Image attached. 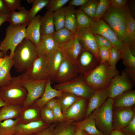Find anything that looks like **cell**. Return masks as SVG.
Listing matches in <instances>:
<instances>
[{"label": "cell", "instance_id": "1", "mask_svg": "<svg viewBox=\"0 0 135 135\" xmlns=\"http://www.w3.org/2000/svg\"><path fill=\"white\" fill-rule=\"evenodd\" d=\"M132 16L126 6L120 8L110 6L102 17L105 21L117 34L120 40L129 48L132 52H135L125 35L127 24Z\"/></svg>", "mask_w": 135, "mask_h": 135}, {"label": "cell", "instance_id": "2", "mask_svg": "<svg viewBox=\"0 0 135 135\" xmlns=\"http://www.w3.org/2000/svg\"><path fill=\"white\" fill-rule=\"evenodd\" d=\"M119 74L116 68L111 66L107 62H100L82 77L86 84L96 90L108 88L112 80Z\"/></svg>", "mask_w": 135, "mask_h": 135}, {"label": "cell", "instance_id": "3", "mask_svg": "<svg viewBox=\"0 0 135 135\" xmlns=\"http://www.w3.org/2000/svg\"><path fill=\"white\" fill-rule=\"evenodd\" d=\"M35 46L24 38L16 47L12 58L16 71L22 74L31 66L38 56Z\"/></svg>", "mask_w": 135, "mask_h": 135}, {"label": "cell", "instance_id": "4", "mask_svg": "<svg viewBox=\"0 0 135 135\" xmlns=\"http://www.w3.org/2000/svg\"><path fill=\"white\" fill-rule=\"evenodd\" d=\"M27 94L19 75L12 77L9 82L0 88V98L6 104L22 107Z\"/></svg>", "mask_w": 135, "mask_h": 135}, {"label": "cell", "instance_id": "5", "mask_svg": "<svg viewBox=\"0 0 135 135\" xmlns=\"http://www.w3.org/2000/svg\"><path fill=\"white\" fill-rule=\"evenodd\" d=\"M113 102V99L109 98L92 113L97 128L104 135H110L114 130L112 124Z\"/></svg>", "mask_w": 135, "mask_h": 135}, {"label": "cell", "instance_id": "6", "mask_svg": "<svg viewBox=\"0 0 135 135\" xmlns=\"http://www.w3.org/2000/svg\"><path fill=\"white\" fill-rule=\"evenodd\" d=\"M27 26V24L8 26L6 30L4 38L0 42V51L6 55L8 51L10 50L9 56L12 58L15 48L25 38Z\"/></svg>", "mask_w": 135, "mask_h": 135}, {"label": "cell", "instance_id": "7", "mask_svg": "<svg viewBox=\"0 0 135 135\" xmlns=\"http://www.w3.org/2000/svg\"><path fill=\"white\" fill-rule=\"evenodd\" d=\"M54 88L88 100L95 91L84 82L82 77L80 75L68 81L56 84Z\"/></svg>", "mask_w": 135, "mask_h": 135}, {"label": "cell", "instance_id": "8", "mask_svg": "<svg viewBox=\"0 0 135 135\" xmlns=\"http://www.w3.org/2000/svg\"><path fill=\"white\" fill-rule=\"evenodd\" d=\"M94 34L100 35L109 40L113 46L122 52L126 46L120 40L116 33L103 20L94 21L90 28Z\"/></svg>", "mask_w": 135, "mask_h": 135}, {"label": "cell", "instance_id": "9", "mask_svg": "<svg viewBox=\"0 0 135 135\" xmlns=\"http://www.w3.org/2000/svg\"><path fill=\"white\" fill-rule=\"evenodd\" d=\"M20 82L26 89L27 94L22 108L32 104L42 96L44 90L48 79L40 80H28L22 78L19 75Z\"/></svg>", "mask_w": 135, "mask_h": 135}, {"label": "cell", "instance_id": "10", "mask_svg": "<svg viewBox=\"0 0 135 135\" xmlns=\"http://www.w3.org/2000/svg\"><path fill=\"white\" fill-rule=\"evenodd\" d=\"M48 58L42 55L38 56L30 68L20 75L22 78L34 80L49 78L47 70Z\"/></svg>", "mask_w": 135, "mask_h": 135}, {"label": "cell", "instance_id": "11", "mask_svg": "<svg viewBox=\"0 0 135 135\" xmlns=\"http://www.w3.org/2000/svg\"><path fill=\"white\" fill-rule=\"evenodd\" d=\"M134 82L125 70L121 74L115 76L112 80L108 87L109 98L113 99L127 91L132 90Z\"/></svg>", "mask_w": 135, "mask_h": 135}, {"label": "cell", "instance_id": "12", "mask_svg": "<svg viewBox=\"0 0 135 135\" xmlns=\"http://www.w3.org/2000/svg\"><path fill=\"white\" fill-rule=\"evenodd\" d=\"M100 63L90 52L82 50L77 59L75 65L79 74L82 77L94 69Z\"/></svg>", "mask_w": 135, "mask_h": 135}, {"label": "cell", "instance_id": "13", "mask_svg": "<svg viewBox=\"0 0 135 135\" xmlns=\"http://www.w3.org/2000/svg\"><path fill=\"white\" fill-rule=\"evenodd\" d=\"M76 35L82 46V50L90 52L100 61L99 48L94 35L90 28L77 30Z\"/></svg>", "mask_w": 135, "mask_h": 135}, {"label": "cell", "instance_id": "14", "mask_svg": "<svg viewBox=\"0 0 135 135\" xmlns=\"http://www.w3.org/2000/svg\"><path fill=\"white\" fill-rule=\"evenodd\" d=\"M113 108L112 127L114 129L120 130L131 120L135 116V113L130 108Z\"/></svg>", "mask_w": 135, "mask_h": 135}, {"label": "cell", "instance_id": "15", "mask_svg": "<svg viewBox=\"0 0 135 135\" xmlns=\"http://www.w3.org/2000/svg\"><path fill=\"white\" fill-rule=\"evenodd\" d=\"M79 75L75 64L64 56L54 80L58 84L62 83L74 79Z\"/></svg>", "mask_w": 135, "mask_h": 135}, {"label": "cell", "instance_id": "16", "mask_svg": "<svg viewBox=\"0 0 135 135\" xmlns=\"http://www.w3.org/2000/svg\"><path fill=\"white\" fill-rule=\"evenodd\" d=\"M59 48L64 56L75 64L82 50V46L76 34L69 41L60 44Z\"/></svg>", "mask_w": 135, "mask_h": 135}, {"label": "cell", "instance_id": "17", "mask_svg": "<svg viewBox=\"0 0 135 135\" xmlns=\"http://www.w3.org/2000/svg\"><path fill=\"white\" fill-rule=\"evenodd\" d=\"M50 125L42 119L26 124H18L14 135H34L45 130Z\"/></svg>", "mask_w": 135, "mask_h": 135}, {"label": "cell", "instance_id": "18", "mask_svg": "<svg viewBox=\"0 0 135 135\" xmlns=\"http://www.w3.org/2000/svg\"><path fill=\"white\" fill-rule=\"evenodd\" d=\"M59 49V46L55 41L53 35L41 36L40 41L35 47L38 56L44 55L48 58Z\"/></svg>", "mask_w": 135, "mask_h": 135}, {"label": "cell", "instance_id": "19", "mask_svg": "<svg viewBox=\"0 0 135 135\" xmlns=\"http://www.w3.org/2000/svg\"><path fill=\"white\" fill-rule=\"evenodd\" d=\"M87 100L81 97L71 106L64 114L65 120L75 122L82 118L86 114Z\"/></svg>", "mask_w": 135, "mask_h": 135}, {"label": "cell", "instance_id": "20", "mask_svg": "<svg viewBox=\"0 0 135 135\" xmlns=\"http://www.w3.org/2000/svg\"><path fill=\"white\" fill-rule=\"evenodd\" d=\"M108 88L95 90L89 99L85 116L87 117L92 112L102 105L109 98Z\"/></svg>", "mask_w": 135, "mask_h": 135}, {"label": "cell", "instance_id": "21", "mask_svg": "<svg viewBox=\"0 0 135 135\" xmlns=\"http://www.w3.org/2000/svg\"><path fill=\"white\" fill-rule=\"evenodd\" d=\"M41 18L40 15L36 16L30 22L25 29V38L30 41L35 46L38 44L41 36L40 32Z\"/></svg>", "mask_w": 135, "mask_h": 135}, {"label": "cell", "instance_id": "22", "mask_svg": "<svg viewBox=\"0 0 135 135\" xmlns=\"http://www.w3.org/2000/svg\"><path fill=\"white\" fill-rule=\"evenodd\" d=\"M51 82L50 79L48 78L42 95L34 103L35 105L40 109L44 107L49 101L60 96L62 93V92L52 87Z\"/></svg>", "mask_w": 135, "mask_h": 135}, {"label": "cell", "instance_id": "23", "mask_svg": "<svg viewBox=\"0 0 135 135\" xmlns=\"http://www.w3.org/2000/svg\"><path fill=\"white\" fill-rule=\"evenodd\" d=\"M41 109L34 104L28 107L22 108L18 118V124H26L41 119Z\"/></svg>", "mask_w": 135, "mask_h": 135}, {"label": "cell", "instance_id": "24", "mask_svg": "<svg viewBox=\"0 0 135 135\" xmlns=\"http://www.w3.org/2000/svg\"><path fill=\"white\" fill-rule=\"evenodd\" d=\"M64 58V56L59 49L48 58L47 72L49 78L51 81L52 80H55Z\"/></svg>", "mask_w": 135, "mask_h": 135}, {"label": "cell", "instance_id": "25", "mask_svg": "<svg viewBox=\"0 0 135 135\" xmlns=\"http://www.w3.org/2000/svg\"><path fill=\"white\" fill-rule=\"evenodd\" d=\"M114 108H131L135 104V90H129L113 99Z\"/></svg>", "mask_w": 135, "mask_h": 135}, {"label": "cell", "instance_id": "26", "mask_svg": "<svg viewBox=\"0 0 135 135\" xmlns=\"http://www.w3.org/2000/svg\"><path fill=\"white\" fill-rule=\"evenodd\" d=\"M53 12L48 10L41 17L40 24L41 36L52 35L54 33L55 31Z\"/></svg>", "mask_w": 135, "mask_h": 135}, {"label": "cell", "instance_id": "27", "mask_svg": "<svg viewBox=\"0 0 135 135\" xmlns=\"http://www.w3.org/2000/svg\"><path fill=\"white\" fill-rule=\"evenodd\" d=\"M122 53L123 63L126 67L125 70L135 81V56L132 53L129 47L126 46Z\"/></svg>", "mask_w": 135, "mask_h": 135}, {"label": "cell", "instance_id": "28", "mask_svg": "<svg viewBox=\"0 0 135 135\" xmlns=\"http://www.w3.org/2000/svg\"><path fill=\"white\" fill-rule=\"evenodd\" d=\"M74 123L89 135H104L97 128L92 113L85 119Z\"/></svg>", "mask_w": 135, "mask_h": 135}, {"label": "cell", "instance_id": "29", "mask_svg": "<svg viewBox=\"0 0 135 135\" xmlns=\"http://www.w3.org/2000/svg\"><path fill=\"white\" fill-rule=\"evenodd\" d=\"M22 107L6 104L0 108V122L8 119H15L20 116Z\"/></svg>", "mask_w": 135, "mask_h": 135}, {"label": "cell", "instance_id": "30", "mask_svg": "<svg viewBox=\"0 0 135 135\" xmlns=\"http://www.w3.org/2000/svg\"><path fill=\"white\" fill-rule=\"evenodd\" d=\"M59 123L56 124L52 135H75L78 127L74 122L65 120Z\"/></svg>", "mask_w": 135, "mask_h": 135}, {"label": "cell", "instance_id": "31", "mask_svg": "<svg viewBox=\"0 0 135 135\" xmlns=\"http://www.w3.org/2000/svg\"><path fill=\"white\" fill-rule=\"evenodd\" d=\"M64 8L65 12V27L76 34L77 30L76 10L74 6L69 5Z\"/></svg>", "mask_w": 135, "mask_h": 135}, {"label": "cell", "instance_id": "32", "mask_svg": "<svg viewBox=\"0 0 135 135\" xmlns=\"http://www.w3.org/2000/svg\"><path fill=\"white\" fill-rule=\"evenodd\" d=\"M28 11L23 7L18 12H10L8 20L11 25H22L28 24Z\"/></svg>", "mask_w": 135, "mask_h": 135}, {"label": "cell", "instance_id": "33", "mask_svg": "<svg viewBox=\"0 0 135 135\" xmlns=\"http://www.w3.org/2000/svg\"><path fill=\"white\" fill-rule=\"evenodd\" d=\"M81 97L71 93L63 92L60 96L56 98L62 113Z\"/></svg>", "mask_w": 135, "mask_h": 135}, {"label": "cell", "instance_id": "34", "mask_svg": "<svg viewBox=\"0 0 135 135\" xmlns=\"http://www.w3.org/2000/svg\"><path fill=\"white\" fill-rule=\"evenodd\" d=\"M14 63L12 58L9 56L0 70V84L1 87L8 83L12 80V77L10 71Z\"/></svg>", "mask_w": 135, "mask_h": 135}, {"label": "cell", "instance_id": "35", "mask_svg": "<svg viewBox=\"0 0 135 135\" xmlns=\"http://www.w3.org/2000/svg\"><path fill=\"white\" fill-rule=\"evenodd\" d=\"M77 30L90 28L94 21L80 8L76 10Z\"/></svg>", "mask_w": 135, "mask_h": 135}, {"label": "cell", "instance_id": "36", "mask_svg": "<svg viewBox=\"0 0 135 135\" xmlns=\"http://www.w3.org/2000/svg\"><path fill=\"white\" fill-rule=\"evenodd\" d=\"M18 121V118L0 122V135H14L16 127Z\"/></svg>", "mask_w": 135, "mask_h": 135}, {"label": "cell", "instance_id": "37", "mask_svg": "<svg viewBox=\"0 0 135 135\" xmlns=\"http://www.w3.org/2000/svg\"><path fill=\"white\" fill-rule=\"evenodd\" d=\"M75 34L64 27L55 31L53 36L55 41L59 46L60 44L69 41Z\"/></svg>", "mask_w": 135, "mask_h": 135}, {"label": "cell", "instance_id": "38", "mask_svg": "<svg viewBox=\"0 0 135 135\" xmlns=\"http://www.w3.org/2000/svg\"><path fill=\"white\" fill-rule=\"evenodd\" d=\"M28 2L32 4L31 9L28 11V24L36 16L37 13L42 9L46 6L49 0H27Z\"/></svg>", "mask_w": 135, "mask_h": 135}, {"label": "cell", "instance_id": "39", "mask_svg": "<svg viewBox=\"0 0 135 135\" xmlns=\"http://www.w3.org/2000/svg\"><path fill=\"white\" fill-rule=\"evenodd\" d=\"M125 35L132 47L134 48L135 20L132 16L130 19L127 24L125 30Z\"/></svg>", "mask_w": 135, "mask_h": 135}, {"label": "cell", "instance_id": "40", "mask_svg": "<svg viewBox=\"0 0 135 135\" xmlns=\"http://www.w3.org/2000/svg\"><path fill=\"white\" fill-rule=\"evenodd\" d=\"M53 19L55 31L65 27V12L64 7L54 12Z\"/></svg>", "mask_w": 135, "mask_h": 135}, {"label": "cell", "instance_id": "41", "mask_svg": "<svg viewBox=\"0 0 135 135\" xmlns=\"http://www.w3.org/2000/svg\"><path fill=\"white\" fill-rule=\"evenodd\" d=\"M110 0H100L96 10L95 13L93 18L94 21L101 18L110 6Z\"/></svg>", "mask_w": 135, "mask_h": 135}, {"label": "cell", "instance_id": "42", "mask_svg": "<svg viewBox=\"0 0 135 135\" xmlns=\"http://www.w3.org/2000/svg\"><path fill=\"white\" fill-rule=\"evenodd\" d=\"M122 59V53L116 48L113 46L110 48V55L108 63L111 66L116 68L118 62Z\"/></svg>", "mask_w": 135, "mask_h": 135}, {"label": "cell", "instance_id": "43", "mask_svg": "<svg viewBox=\"0 0 135 135\" xmlns=\"http://www.w3.org/2000/svg\"><path fill=\"white\" fill-rule=\"evenodd\" d=\"M69 0H49L46 7L48 10L54 12L63 7Z\"/></svg>", "mask_w": 135, "mask_h": 135}, {"label": "cell", "instance_id": "44", "mask_svg": "<svg viewBox=\"0 0 135 135\" xmlns=\"http://www.w3.org/2000/svg\"><path fill=\"white\" fill-rule=\"evenodd\" d=\"M40 116L42 119L50 125L56 122L52 110L45 106L41 109Z\"/></svg>", "mask_w": 135, "mask_h": 135}, {"label": "cell", "instance_id": "45", "mask_svg": "<svg viewBox=\"0 0 135 135\" xmlns=\"http://www.w3.org/2000/svg\"><path fill=\"white\" fill-rule=\"evenodd\" d=\"M10 12L19 10L21 8L20 2L21 0H3Z\"/></svg>", "mask_w": 135, "mask_h": 135}, {"label": "cell", "instance_id": "46", "mask_svg": "<svg viewBox=\"0 0 135 135\" xmlns=\"http://www.w3.org/2000/svg\"><path fill=\"white\" fill-rule=\"evenodd\" d=\"M98 54L100 62H108L110 55V48L105 47L102 46L99 48Z\"/></svg>", "mask_w": 135, "mask_h": 135}, {"label": "cell", "instance_id": "47", "mask_svg": "<svg viewBox=\"0 0 135 135\" xmlns=\"http://www.w3.org/2000/svg\"><path fill=\"white\" fill-rule=\"evenodd\" d=\"M121 130L126 135H135V116Z\"/></svg>", "mask_w": 135, "mask_h": 135}, {"label": "cell", "instance_id": "48", "mask_svg": "<svg viewBox=\"0 0 135 135\" xmlns=\"http://www.w3.org/2000/svg\"><path fill=\"white\" fill-rule=\"evenodd\" d=\"M94 35L99 48L104 46L110 48L113 46L111 43L105 38L98 34Z\"/></svg>", "mask_w": 135, "mask_h": 135}, {"label": "cell", "instance_id": "49", "mask_svg": "<svg viewBox=\"0 0 135 135\" xmlns=\"http://www.w3.org/2000/svg\"><path fill=\"white\" fill-rule=\"evenodd\" d=\"M52 110L56 122H61L65 121L64 114L58 103Z\"/></svg>", "mask_w": 135, "mask_h": 135}, {"label": "cell", "instance_id": "50", "mask_svg": "<svg viewBox=\"0 0 135 135\" xmlns=\"http://www.w3.org/2000/svg\"><path fill=\"white\" fill-rule=\"evenodd\" d=\"M57 122L50 125L47 128L42 131L34 135H52L54 129Z\"/></svg>", "mask_w": 135, "mask_h": 135}, {"label": "cell", "instance_id": "51", "mask_svg": "<svg viewBox=\"0 0 135 135\" xmlns=\"http://www.w3.org/2000/svg\"><path fill=\"white\" fill-rule=\"evenodd\" d=\"M126 0H110V6L115 8H120L126 6Z\"/></svg>", "mask_w": 135, "mask_h": 135}, {"label": "cell", "instance_id": "52", "mask_svg": "<svg viewBox=\"0 0 135 135\" xmlns=\"http://www.w3.org/2000/svg\"><path fill=\"white\" fill-rule=\"evenodd\" d=\"M98 2L97 0H90V17L92 19L95 15Z\"/></svg>", "mask_w": 135, "mask_h": 135}, {"label": "cell", "instance_id": "53", "mask_svg": "<svg viewBox=\"0 0 135 135\" xmlns=\"http://www.w3.org/2000/svg\"><path fill=\"white\" fill-rule=\"evenodd\" d=\"M89 0H72L69 3V6H82L86 3Z\"/></svg>", "mask_w": 135, "mask_h": 135}, {"label": "cell", "instance_id": "54", "mask_svg": "<svg viewBox=\"0 0 135 135\" xmlns=\"http://www.w3.org/2000/svg\"><path fill=\"white\" fill-rule=\"evenodd\" d=\"M80 9L90 17V0H88L85 4L81 6Z\"/></svg>", "mask_w": 135, "mask_h": 135}, {"label": "cell", "instance_id": "55", "mask_svg": "<svg viewBox=\"0 0 135 135\" xmlns=\"http://www.w3.org/2000/svg\"><path fill=\"white\" fill-rule=\"evenodd\" d=\"M58 103V102L56 98H54L49 101L44 106L52 110L56 105Z\"/></svg>", "mask_w": 135, "mask_h": 135}, {"label": "cell", "instance_id": "56", "mask_svg": "<svg viewBox=\"0 0 135 135\" xmlns=\"http://www.w3.org/2000/svg\"><path fill=\"white\" fill-rule=\"evenodd\" d=\"M0 12L8 14L10 12L3 0H0Z\"/></svg>", "mask_w": 135, "mask_h": 135}, {"label": "cell", "instance_id": "57", "mask_svg": "<svg viewBox=\"0 0 135 135\" xmlns=\"http://www.w3.org/2000/svg\"><path fill=\"white\" fill-rule=\"evenodd\" d=\"M9 15L0 12V26L4 22L8 21Z\"/></svg>", "mask_w": 135, "mask_h": 135}, {"label": "cell", "instance_id": "58", "mask_svg": "<svg viewBox=\"0 0 135 135\" xmlns=\"http://www.w3.org/2000/svg\"><path fill=\"white\" fill-rule=\"evenodd\" d=\"M110 135H126L121 130H113Z\"/></svg>", "mask_w": 135, "mask_h": 135}, {"label": "cell", "instance_id": "59", "mask_svg": "<svg viewBox=\"0 0 135 135\" xmlns=\"http://www.w3.org/2000/svg\"><path fill=\"white\" fill-rule=\"evenodd\" d=\"M78 127L75 135H85L87 133L80 128Z\"/></svg>", "mask_w": 135, "mask_h": 135}, {"label": "cell", "instance_id": "60", "mask_svg": "<svg viewBox=\"0 0 135 135\" xmlns=\"http://www.w3.org/2000/svg\"><path fill=\"white\" fill-rule=\"evenodd\" d=\"M6 55H5L2 52L0 51V62L4 59Z\"/></svg>", "mask_w": 135, "mask_h": 135}, {"label": "cell", "instance_id": "61", "mask_svg": "<svg viewBox=\"0 0 135 135\" xmlns=\"http://www.w3.org/2000/svg\"><path fill=\"white\" fill-rule=\"evenodd\" d=\"M8 56L6 55L5 56L4 59L2 61L0 62V70L3 66L4 64L6 61Z\"/></svg>", "mask_w": 135, "mask_h": 135}, {"label": "cell", "instance_id": "62", "mask_svg": "<svg viewBox=\"0 0 135 135\" xmlns=\"http://www.w3.org/2000/svg\"><path fill=\"white\" fill-rule=\"evenodd\" d=\"M6 105V104L0 98V108Z\"/></svg>", "mask_w": 135, "mask_h": 135}, {"label": "cell", "instance_id": "63", "mask_svg": "<svg viewBox=\"0 0 135 135\" xmlns=\"http://www.w3.org/2000/svg\"><path fill=\"white\" fill-rule=\"evenodd\" d=\"M85 135H89L88 134H86Z\"/></svg>", "mask_w": 135, "mask_h": 135}, {"label": "cell", "instance_id": "64", "mask_svg": "<svg viewBox=\"0 0 135 135\" xmlns=\"http://www.w3.org/2000/svg\"><path fill=\"white\" fill-rule=\"evenodd\" d=\"M0 88H1V86H0Z\"/></svg>", "mask_w": 135, "mask_h": 135}]
</instances>
